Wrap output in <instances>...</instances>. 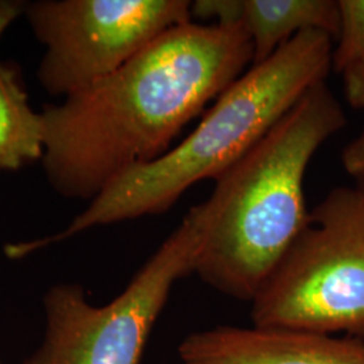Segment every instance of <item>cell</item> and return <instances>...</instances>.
Returning a JSON list of instances; mask_svg holds the SVG:
<instances>
[{
    "mask_svg": "<svg viewBox=\"0 0 364 364\" xmlns=\"http://www.w3.org/2000/svg\"><path fill=\"white\" fill-rule=\"evenodd\" d=\"M242 26L174 27L117 72L45 107L43 165L66 197L91 198L171 149L182 129L252 64Z\"/></svg>",
    "mask_w": 364,
    "mask_h": 364,
    "instance_id": "cell-1",
    "label": "cell"
},
{
    "mask_svg": "<svg viewBox=\"0 0 364 364\" xmlns=\"http://www.w3.org/2000/svg\"><path fill=\"white\" fill-rule=\"evenodd\" d=\"M346 124L343 107L318 82L221 174L201 203L205 239L195 273L205 284L254 299L309 224L304 180L312 156Z\"/></svg>",
    "mask_w": 364,
    "mask_h": 364,
    "instance_id": "cell-2",
    "label": "cell"
},
{
    "mask_svg": "<svg viewBox=\"0 0 364 364\" xmlns=\"http://www.w3.org/2000/svg\"><path fill=\"white\" fill-rule=\"evenodd\" d=\"M332 53V37L326 33H299L269 60L235 80L181 144L117 176L64 231L14 245V257L21 258L92 227L164 213L197 182L216 181L306 92L326 81Z\"/></svg>",
    "mask_w": 364,
    "mask_h": 364,
    "instance_id": "cell-3",
    "label": "cell"
},
{
    "mask_svg": "<svg viewBox=\"0 0 364 364\" xmlns=\"http://www.w3.org/2000/svg\"><path fill=\"white\" fill-rule=\"evenodd\" d=\"M257 328L364 338V196L336 188L251 301Z\"/></svg>",
    "mask_w": 364,
    "mask_h": 364,
    "instance_id": "cell-4",
    "label": "cell"
},
{
    "mask_svg": "<svg viewBox=\"0 0 364 364\" xmlns=\"http://www.w3.org/2000/svg\"><path fill=\"white\" fill-rule=\"evenodd\" d=\"M205 239L203 205L144 263L129 287L105 306H93L77 285H58L45 297L46 332L25 364H139L153 326L174 284L195 273Z\"/></svg>",
    "mask_w": 364,
    "mask_h": 364,
    "instance_id": "cell-5",
    "label": "cell"
},
{
    "mask_svg": "<svg viewBox=\"0 0 364 364\" xmlns=\"http://www.w3.org/2000/svg\"><path fill=\"white\" fill-rule=\"evenodd\" d=\"M188 0H39L25 14L46 46L42 87L68 97L127 64L174 27L192 22Z\"/></svg>",
    "mask_w": 364,
    "mask_h": 364,
    "instance_id": "cell-6",
    "label": "cell"
},
{
    "mask_svg": "<svg viewBox=\"0 0 364 364\" xmlns=\"http://www.w3.org/2000/svg\"><path fill=\"white\" fill-rule=\"evenodd\" d=\"M183 364H364V341L309 332L218 326L182 340Z\"/></svg>",
    "mask_w": 364,
    "mask_h": 364,
    "instance_id": "cell-7",
    "label": "cell"
},
{
    "mask_svg": "<svg viewBox=\"0 0 364 364\" xmlns=\"http://www.w3.org/2000/svg\"><path fill=\"white\" fill-rule=\"evenodd\" d=\"M240 26L252 41V65H258L302 31L318 30L338 38V1L243 0Z\"/></svg>",
    "mask_w": 364,
    "mask_h": 364,
    "instance_id": "cell-8",
    "label": "cell"
},
{
    "mask_svg": "<svg viewBox=\"0 0 364 364\" xmlns=\"http://www.w3.org/2000/svg\"><path fill=\"white\" fill-rule=\"evenodd\" d=\"M45 151V120L27 102L13 69L0 65V170H16Z\"/></svg>",
    "mask_w": 364,
    "mask_h": 364,
    "instance_id": "cell-9",
    "label": "cell"
},
{
    "mask_svg": "<svg viewBox=\"0 0 364 364\" xmlns=\"http://www.w3.org/2000/svg\"><path fill=\"white\" fill-rule=\"evenodd\" d=\"M340 28L332 66L343 75L364 57V0H338Z\"/></svg>",
    "mask_w": 364,
    "mask_h": 364,
    "instance_id": "cell-10",
    "label": "cell"
},
{
    "mask_svg": "<svg viewBox=\"0 0 364 364\" xmlns=\"http://www.w3.org/2000/svg\"><path fill=\"white\" fill-rule=\"evenodd\" d=\"M243 0H196L191 15L201 21H216L220 26H240Z\"/></svg>",
    "mask_w": 364,
    "mask_h": 364,
    "instance_id": "cell-11",
    "label": "cell"
},
{
    "mask_svg": "<svg viewBox=\"0 0 364 364\" xmlns=\"http://www.w3.org/2000/svg\"><path fill=\"white\" fill-rule=\"evenodd\" d=\"M346 99L353 108H364V57L343 73Z\"/></svg>",
    "mask_w": 364,
    "mask_h": 364,
    "instance_id": "cell-12",
    "label": "cell"
},
{
    "mask_svg": "<svg viewBox=\"0 0 364 364\" xmlns=\"http://www.w3.org/2000/svg\"><path fill=\"white\" fill-rule=\"evenodd\" d=\"M343 166L358 181L364 180V131L348 144L341 156Z\"/></svg>",
    "mask_w": 364,
    "mask_h": 364,
    "instance_id": "cell-13",
    "label": "cell"
},
{
    "mask_svg": "<svg viewBox=\"0 0 364 364\" xmlns=\"http://www.w3.org/2000/svg\"><path fill=\"white\" fill-rule=\"evenodd\" d=\"M25 1L0 0V37L21 14H25Z\"/></svg>",
    "mask_w": 364,
    "mask_h": 364,
    "instance_id": "cell-14",
    "label": "cell"
},
{
    "mask_svg": "<svg viewBox=\"0 0 364 364\" xmlns=\"http://www.w3.org/2000/svg\"><path fill=\"white\" fill-rule=\"evenodd\" d=\"M358 188H359V191L362 192V195L364 196V180H360V181H359V185H358Z\"/></svg>",
    "mask_w": 364,
    "mask_h": 364,
    "instance_id": "cell-15",
    "label": "cell"
}]
</instances>
